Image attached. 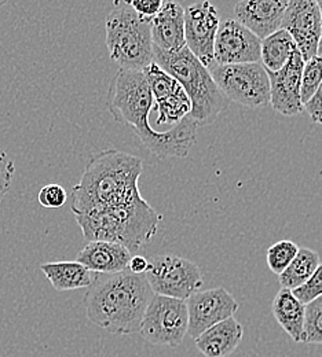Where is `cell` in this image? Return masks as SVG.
Returning a JSON list of instances; mask_svg holds the SVG:
<instances>
[{
  "label": "cell",
  "instance_id": "21",
  "mask_svg": "<svg viewBox=\"0 0 322 357\" xmlns=\"http://www.w3.org/2000/svg\"><path fill=\"white\" fill-rule=\"evenodd\" d=\"M296 50L298 47L292 36L286 31L278 29L261 43V61L263 62V68L266 72L281 70Z\"/></svg>",
  "mask_w": 322,
  "mask_h": 357
},
{
  "label": "cell",
  "instance_id": "36",
  "mask_svg": "<svg viewBox=\"0 0 322 357\" xmlns=\"http://www.w3.org/2000/svg\"><path fill=\"white\" fill-rule=\"evenodd\" d=\"M321 55H322V54H321Z\"/></svg>",
  "mask_w": 322,
  "mask_h": 357
},
{
  "label": "cell",
  "instance_id": "18",
  "mask_svg": "<svg viewBox=\"0 0 322 357\" xmlns=\"http://www.w3.org/2000/svg\"><path fill=\"white\" fill-rule=\"evenodd\" d=\"M242 337V326L230 317L212 326L194 341L197 349L205 357H228L238 348Z\"/></svg>",
  "mask_w": 322,
  "mask_h": 357
},
{
  "label": "cell",
  "instance_id": "29",
  "mask_svg": "<svg viewBox=\"0 0 322 357\" xmlns=\"http://www.w3.org/2000/svg\"><path fill=\"white\" fill-rule=\"evenodd\" d=\"M14 174H15L14 162L8 158L6 151L0 149V204L11 188Z\"/></svg>",
  "mask_w": 322,
  "mask_h": 357
},
{
  "label": "cell",
  "instance_id": "19",
  "mask_svg": "<svg viewBox=\"0 0 322 357\" xmlns=\"http://www.w3.org/2000/svg\"><path fill=\"white\" fill-rule=\"evenodd\" d=\"M272 310L282 330L295 342H303L306 305L302 304L291 290L281 289L275 297Z\"/></svg>",
  "mask_w": 322,
  "mask_h": 357
},
{
  "label": "cell",
  "instance_id": "14",
  "mask_svg": "<svg viewBox=\"0 0 322 357\" xmlns=\"http://www.w3.org/2000/svg\"><path fill=\"white\" fill-rule=\"evenodd\" d=\"M303 66L305 61L299 50H296L281 70L268 72L270 82V105L282 116L293 117L305 112V105L300 98Z\"/></svg>",
  "mask_w": 322,
  "mask_h": 357
},
{
  "label": "cell",
  "instance_id": "27",
  "mask_svg": "<svg viewBox=\"0 0 322 357\" xmlns=\"http://www.w3.org/2000/svg\"><path fill=\"white\" fill-rule=\"evenodd\" d=\"M293 296L305 305L322 297V264H320L310 279L300 287L292 291Z\"/></svg>",
  "mask_w": 322,
  "mask_h": 357
},
{
  "label": "cell",
  "instance_id": "34",
  "mask_svg": "<svg viewBox=\"0 0 322 357\" xmlns=\"http://www.w3.org/2000/svg\"><path fill=\"white\" fill-rule=\"evenodd\" d=\"M322 54V36H321V42H320V47H319V55H321Z\"/></svg>",
  "mask_w": 322,
  "mask_h": 357
},
{
  "label": "cell",
  "instance_id": "23",
  "mask_svg": "<svg viewBox=\"0 0 322 357\" xmlns=\"http://www.w3.org/2000/svg\"><path fill=\"white\" fill-rule=\"evenodd\" d=\"M153 107L157 110V124H180L191 112V103L184 89L168 95L163 99L153 100Z\"/></svg>",
  "mask_w": 322,
  "mask_h": 357
},
{
  "label": "cell",
  "instance_id": "5",
  "mask_svg": "<svg viewBox=\"0 0 322 357\" xmlns=\"http://www.w3.org/2000/svg\"><path fill=\"white\" fill-rule=\"evenodd\" d=\"M154 63L173 76L184 89L190 103V117L198 127L212 124L228 107V99L214 83L205 68L186 47L166 52L153 48Z\"/></svg>",
  "mask_w": 322,
  "mask_h": 357
},
{
  "label": "cell",
  "instance_id": "10",
  "mask_svg": "<svg viewBox=\"0 0 322 357\" xmlns=\"http://www.w3.org/2000/svg\"><path fill=\"white\" fill-rule=\"evenodd\" d=\"M221 17L210 1H197L184 8V43L186 48L205 66H215L214 45Z\"/></svg>",
  "mask_w": 322,
  "mask_h": 357
},
{
  "label": "cell",
  "instance_id": "22",
  "mask_svg": "<svg viewBox=\"0 0 322 357\" xmlns=\"http://www.w3.org/2000/svg\"><path fill=\"white\" fill-rule=\"evenodd\" d=\"M320 264V256L317 252L302 248L292 263L278 276V282L282 289L293 291L310 279Z\"/></svg>",
  "mask_w": 322,
  "mask_h": 357
},
{
  "label": "cell",
  "instance_id": "16",
  "mask_svg": "<svg viewBox=\"0 0 322 357\" xmlns=\"http://www.w3.org/2000/svg\"><path fill=\"white\" fill-rule=\"evenodd\" d=\"M153 48L174 52L186 47L184 8L177 1H164L159 14L150 21Z\"/></svg>",
  "mask_w": 322,
  "mask_h": 357
},
{
  "label": "cell",
  "instance_id": "6",
  "mask_svg": "<svg viewBox=\"0 0 322 357\" xmlns=\"http://www.w3.org/2000/svg\"><path fill=\"white\" fill-rule=\"evenodd\" d=\"M105 26L106 47L120 69L143 72L154 62L150 21L139 17L130 1H116Z\"/></svg>",
  "mask_w": 322,
  "mask_h": 357
},
{
  "label": "cell",
  "instance_id": "30",
  "mask_svg": "<svg viewBox=\"0 0 322 357\" xmlns=\"http://www.w3.org/2000/svg\"><path fill=\"white\" fill-rule=\"evenodd\" d=\"M163 0H134L130 1L131 7L134 8V11L138 14L139 17L152 21L159 11L163 7Z\"/></svg>",
  "mask_w": 322,
  "mask_h": 357
},
{
  "label": "cell",
  "instance_id": "20",
  "mask_svg": "<svg viewBox=\"0 0 322 357\" xmlns=\"http://www.w3.org/2000/svg\"><path fill=\"white\" fill-rule=\"evenodd\" d=\"M41 269L58 291H69L90 287L92 273L78 261H57L42 264Z\"/></svg>",
  "mask_w": 322,
  "mask_h": 357
},
{
  "label": "cell",
  "instance_id": "26",
  "mask_svg": "<svg viewBox=\"0 0 322 357\" xmlns=\"http://www.w3.org/2000/svg\"><path fill=\"white\" fill-rule=\"evenodd\" d=\"M303 342L322 344V297L306 305Z\"/></svg>",
  "mask_w": 322,
  "mask_h": 357
},
{
  "label": "cell",
  "instance_id": "25",
  "mask_svg": "<svg viewBox=\"0 0 322 357\" xmlns=\"http://www.w3.org/2000/svg\"><path fill=\"white\" fill-rule=\"evenodd\" d=\"M322 83V55H317L307 62H305L302 72L300 98L303 105H306L313 95L317 92Z\"/></svg>",
  "mask_w": 322,
  "mask_h": 357
},
{
  "label": "cell",
  "instance_id": "33",
  "mask_svg": "<svg viewBox=\"0 0 322 357\" xmlns=\"http://www.w3.org/2000/svg\"><path fill=\"white\" fill-rule=\"evenodd\" d=\"M317 6H319V11H320V17H321V26H322V0H316Z\"/></svg>",
  "mask_w": 322,
  "mask_h": 357
},
{
  "label": "cell",
  "instance_id": "7",
  "mask_svg": "<svg viewBox=\"0 0 322 357\" xmlns=\"http://www.w3.org/2000/svg\"><path fill=\"white\" fill-rule=\"evenodd\" d=\"M210 73L228 100L251 109L270 103V82L261 62L215 65Z\"/></svg>",
  "mask_w": 322,
  "mask_h": 357
},
{
  "label": "cell",
  "instance_id": "15",
  "mask_svg": "<svg viewBox=\"0 0 322 357\" xmlns=\"http://www.w3.org/2000/svg\"><path fill=\"white\" fill-rule=\"evenodd\" d=\"M288 0H241L233 7L234 20L261 40L281 29Z\"/></svg>",
  "mask_w": 322,
  "mask_h": 357
},
{
  "label": "cell",
  "instance_id": "13",
  "mask_svg": "<svg viewBox=\"0 0 322 357\" xmlns=\"http://www.w3.org/2000/svg\"><path fill=\"white\" fill-rule=\"evenodd\" d=\"M261 43L262 40L259 38L234 18L224 20L219 24L215 38L214 62L215 65L259 62Z\"/></svg>",
  "mask_w": 322,
  "mask_h": 357
},
{
  "label": "cell",
  "instance_id": "4",
  "mask_svg": "<svg viewBox=\"0 0 322 357\" xmlns=\"http://www.w3.org/2000/svg\"><path fill=\"white\" fill-rule=\"evenodd\" d=\"M75 216L89 242H115L123 245L130 253H137L152 241L163 220V216L142 195L122 205Z\"/></svg>",
  "mask_w": 322,
  "mask_h": 357
},
{
  "label": "cell",
  "instance_id": "24",
  "mask_svg": "<svg viewBox=\"0 0 322 357\" xmlns=\"http://www.w3.org/2000/svg\"><path fill=\"white\" fill-rule=\"evenodd\" d=\"M298 252L299 246L292 241H279L275 243L266 253V260L270 271L279 276L296 257Z\"/></svg>",
  "mask_w": 322,
  "mask_h": 357
},
{
  "label": "cell",
  "instance_id": "3",
  "mask_svg": "<svg viewBox=\"0 0 322 357\" xmlns=\"http://www.w3.org/2000/svg\"><path fill=\"white\" fill-rule=\"evenodd\" d=\"M142 171V158L130 153L109 149L94 154L72 190V212L82 215L138 198Z\"/></svg>",
  "mask_w": 322,
  "mask_h": 357
},
{
  "label": "cell",
  "instance_id": "8",
  "mask_svg": "<svg viewBox=\"0 0 322 357\" xmlns=\"http://www.w3.org/2000/svg\"><path fill=\"white\" fill-rule=\"evenodd\" d=\"M145 276L154 294L184 301L200 291L203 286L201 271L197 264L174 255L150 257Z\"/></svg>",
  "mask_w": 322,
  "mask_h": 357
},
{
  "label": "cell",
  "instance_id": "11",
  "mask_svg": "<svg viewBox=\"0 0 322 357\" xmlns=\"http://www.w3.org/2000/svg\"><path fill=\"white\" fill-rule=\"evenodd\" d=\"M281 29L286 31L305 62L319 55L321 42V17L316 0H291L285 10Z\"/></svg>",
  "mask_w": 322,
  "mask_h": 357
},
{
  "label": "cell",
  "instance_id": "12",
  "mask_svg": "<svg viewBox=\"0 0 322 357\" xmlns=\"http://www.w3.org/2000/svg\"><path fill=\"white\" fill-rule=\"evenodd\" d=\"M189 327L187 334L196 340L212 326L234 316L238 303L224 287L197 291L186 300Z\"/></svg>",
  "mask_w": 322,
  "mask_h": 357
},
{
  "label": "cell",
  "instance_id": "17",
  "mask_svg": "<svg viewBox=\"0 0 322 357\" xmlns=\"http://www.w3.org/2000/svg\"><path fill=\"white\" fill-rule=\"evenodd\" d=\"M133 255L123 245L106 241L89 242L78 255V263L92 273H117L129 269Z\"/></svg>",
  "mask_w": 322,
  "mask_h": 357
},
{
  "label": "cell",
  "instance_id": "32",
  "mask_svg": "<svg viewBox=\"0 0 322 357\" xmlns=\"http://www.w3.org/2000/svg\"><path fill=\"white\" fill-rule=\"evenodd\" d=\"M149 269V259L136 255L131 257L130 264H129V271H131L136 275H145Z\"/></svg>",
  "mask_w": 322,
  "mask_h": 357
},
{
  "label": "cell",
  "instance_id": "1",
  "mask_svg": "<svg viewBox=\"0 0 322 357\" xmlns=\"http://www.w3.org/2000/svg\"><path fill=\"white\" fill-rule=\"evenodd\" d=\"M108 105L113 119L130 126L159 158H184L196 143L198 126L190 116L166 132H157L150 126L153 95L143 72L119 69L110 83Z\"/></svg>",
  "mask_w": 322,
  "mask_h": 357
},
{
  "label": "cell",
  "instance_id": "28",
  "mask_svg": "<svg viewBox=\"0 0 322 357\" xmlns=\"http://www.w3.org/2000/svg\"><path fill=\"white\" fill-rule=\"evenodd\" d=\"M39 204L47 209L62 208L68 199L65 188L59 184H47L39 191Z\"/></svg>",
  "mask_w": 322,
  "mask_h": 357
},
{
  "label": "cell",
  "instance_id": "9",
  "mask_svg": "<svg viewBox=\"0 0 322 357\" xmlns=\"http://www.w3.org/2000/svg\"><path fill=\"white\" fill-rule=\"evenodd\" d=\"M187 327L186 301L154 294L145 312L139 333L153 345L177 348L182 344Z\"/></svg>",
  "mask_w": 322,
  "mask_h": 357
},
{
  "label": "cell",
  "instance_id": "35",
  "mask_svg": "<svg viewBox=\"0 0 322 357\" xmlns=\"http://www.w3.org/2000/svg\"><path fill=\"white\" fill-rule=\"evenodd\" d=\"M6 4V1H0V7H3Z\"/></svg>",
  "mask_w": 322,
  "mask_h": 357
},
{
  "label": "cell",
  "instance_id": "31",
  "mask_svg": "<svg viewBox=\"0 0 322 357\" xmlns=\"http://www.w3.org/2000/svg\"><path fill=\"white\" fill-rule=\"evenodd\" d=\"M305 110L309 113L313 123L322 124V83L313 98L305 105Z\"/></svg>",
  "mask_w": 322,
  "mask_h": 357
},
{
  "label": "cell",
  "instance_id": "2",
  "mask_svg": "<svg viewBox=\"0 0 322 357\" xmlns=\"http://www.w3.org/2000/svg\"><path fill=\"white\" fill-rule=\"evenodd\" d=\"M154 293L145 275L126 269L117 273H94L85 297L87 317L108 333H139Z\"/></svg>",
  "mask_w": 322,
  "mask_h": 357
}]
</instances>
